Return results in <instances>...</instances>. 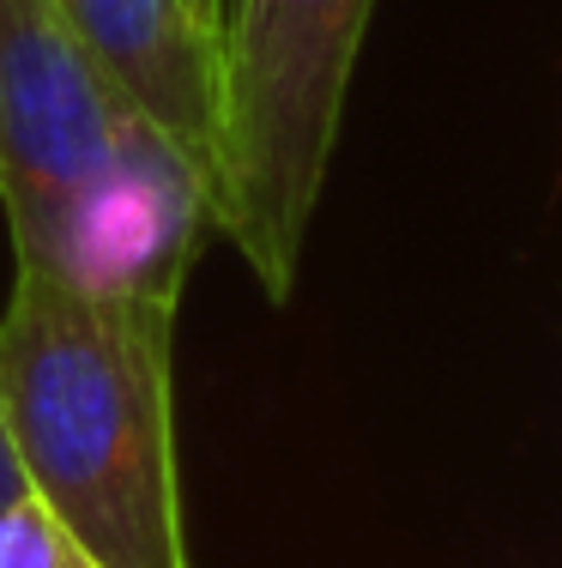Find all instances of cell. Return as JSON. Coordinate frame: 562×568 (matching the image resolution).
Segmentation results:
<instances>
[{
	"label": "cell",
	"instance_id": "6da1fadb",
	"mask_svg": "<svg viewBox=\"0 0 562 568\" xmlns=\"http://www.w3.org/2000/svg\"><path fill=\"white\" fill-rule=\"evenodd\" d=\"M176 308L12 278L0 412L24 490L98 568H194L176 466Z\"/></svg>",
	"mask_w": 562,
	"mask_h": 568
},
{
	"label": "cell",
	"instance_id": "7a4b0ae2",
	"mask_svg": "<svg viewBox=\"0 0 562 568\" xmlns=\"http://www.w3.org/2000/svg\"><path fill=\"white\" fill-rule=\"evenodd\" d=\"M375 0H218V236L285 303Z\"/></svg>",
	"mask_w": 562,
	"mask_h": 568
},
{
	"label": "cell",
	"instance_id": "3957f363",
	"mask_svg": "<svg viewBox=\"0 0 562 568\" xmlns=\"http://www.w3.org/2000/svg\"><path fill=\"white\" fill-rule=\"evenodd\" d=\"M152 133L55 0H0V212L24 273H67L79 219Z\"/></svg>",
	"mask_w": 562,
	"mask_h": 568
},
{
	"label": "cell",
	"instance_id": "277c9868",
	"mask_svg": "<svg viewBox=\"0 0 562 568\" xmlns=\"http://www.w3.org/2000/svg\"><path fill=\"white\" fill-rule=\"evenodd\" d=\"M115 91L200 164L218 200V43L194 0H55ZM218 219V212H212Z\"/></svg>",
	"mask_w": 562,
	"mask_h": 568
},
{
	"label": "cell",
	"instance_id": "5b68a950",
	"mask_svg": "<svg viewBox=\"0 0 562 568\" xmlns=\"http://www.w3.org/2000/svg\"><path fill=\"white\" fill-rule=\"evenodd\" d=\"M0 568H98L31 490L0 508Z\"/></svg>",
	"mask_w": 562,
	"mask_h": 568
},
{
	"label": "cell",
	"instance_id": "8992f818",
	"mask_svg": "<svg viewBox=\"0 0 562 568\" xmlns=\"http://www.w3.org/2000/svg\"><path fill=\"white\" fill-rule=\"evenodd\" d=\"M24 496V471H19V454H12V436H7V412H0V508Z\"/></svg>",
	"mask_w": 562,
	"mask_h": 568
},
{
	"label": "cell",
	"instance_id": "52a82bcc",
	"mask_svg": "<svg viewBox=\"0 0 562 568\" xmlns=\"http://www.w3.org/2000/svg\"><path fill=\"white\" fill-rule=\"evenodd\" d=\"M200 12H206V24H212V12H218V0H194ZM212 43H218V37H212Z\"/></svg>",
	"mask_w": 562,
	"mask_h": 568
}]
</instances>
